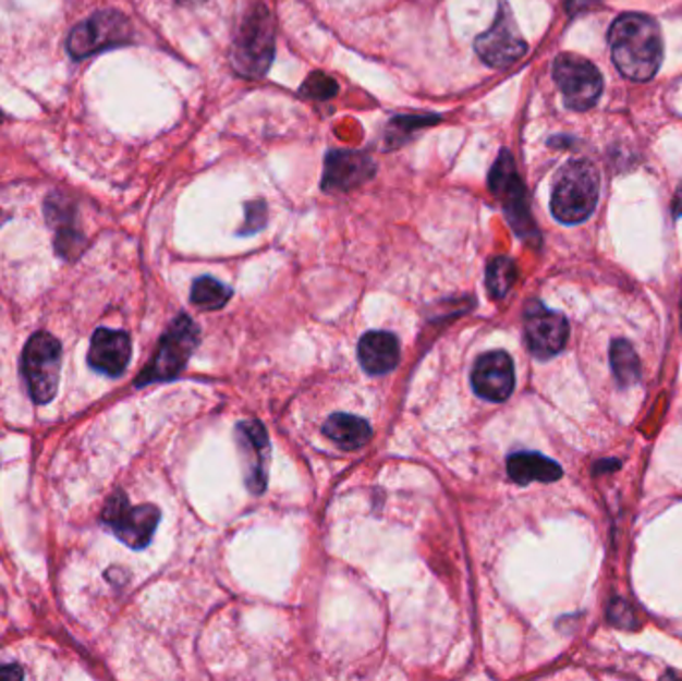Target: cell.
Instances as JSON below:
<instances>
[{
	"label": "cell",
	"mask_w": 682,
	"mask_h": 681,
	"mask_svg": "<svg viewBox=\"0 0 682 681\" xmlns=\"http://www.w3.org/2000/svg\"><path fill=\"white\" fill-rule=\"evenodd\" d=\"M23 676L19 666H0V680H21Z\"/></svg>",
	"instance_id": "cell-27"
},
{
	"label": "cell",
	"mask_w": 682,
	"mask_h": 681,
	"mask_svg": "<svg viewBox=\"0 0 682 681\" xmlns=\"http://www.w3.org/2000/svg\"><path fill=\"white\" fill-rule=\"evenodd\" d=\"M232 296V290L216 280L212 276H202L192 287V304L200 311L212 312L224 308L228 300Z\"/></svg>",
	"instance_id": "cell-19"
},
{
	"label": "cell",
	"mask_w": 682,
	"mask_h": 681,
	"mask_svg": "<svg viewBox=\"0 0 682 681\" xmlns=\"http://www.w3.org/2000/svg\"><path fill=\"white\" fill-rule=\"evenodd\" d=\"M83 242L84 239L78 232H74L71 228L62 227L60 228L59 236H57V251L64 258H74L81 252Z\"/></svg>",
	"instance_id": "cell-25"
},
{
	"label": "cell",
	"mask_w": 682,
	"mask_h": 681,
	"mask_svg": "<svg viewBox=\"0 0 682 681\" xmlns=\"http://www.w3.org/2000/svg\"><path fill=\"white\" fill-rule=\"evenodd\" d=\"M599 170L587 160H571L559 170L551 194V210L563 224H579L599 203Z\"/></svg>",
	"instance_id": "cell-2"
},
{
	"label": "cell",
	"mask_w": 682,
	"mask_h": 681,
	"mask_svg": "<svg viewBox=\"0 0 682 681\" xmlns=\"http://www.w3.org/2000/svg\"><path fill=\"white\" fill-rule=\"evenodd\" d=\"M62 348L54 336L38 332L33 336L23 354V374L31 398L36 404L50 402L59 390Z\"/></svg>",
	"instance_id": "cell-5"
},
{
	"label": "cell",
	"mask_w": 682,
	"mask_h": 681,
	"mask_svg": "<svg viewBox=\"0 0 682 681\" xmlns=\"http://www.w3.org/2000/svg\"><path fill=\"white\" fill-rule=\"evenodd\" d=\"M609 45L617 69L635 83H647L662 62V33L653 16L626 12L609 31Z\"/></svg>",
	"instance_id": "cell-1"
},
{
	"label": "cell",
	"mask_w": 682,
	"mask_h": 681,
	"mask_svg": "<svg viewBox=\"0 0 682 681\" xmlns=\"http://www.w3.org/2000/svg\"><path fill=\"white\" fill-rule=\"evenodd\" d=\"M674 215L682 216V184L679 192H677V198H674Z\"/></svg>",
	"instance_id": "cell-28"
},
{
	"label": "cell",
	"mask_w": 682,
	"mask_h": 681,
	"mask_svg": "<svg viewBox=\"0 0 682 681\" xmlns=\"http://www.w3.org/2000/svg\"><path fill=\"white\" fill-rule=\"evenodd\" d=\"M376 162L355 150H333L326 156L321 189L326 192H348L374 179Z\"/></svg>",
	"instance_id": "cell-14"
},
{
	"label": "cell",
	"mask_w": 682,
	"mask_h": 681,
	"mask_svg": "<svg viewBox=\"0 0 682 681\" xmlns=\"http://www.w3.org/2000/svg\"><path fill=\"white\" fill-rule=\"evenodd\" d=\"M47 216L52 224L66 227V222H71L72 218L71 204L64 196H50L47 203Z\"/></svg>",
	"instance_id": "cell-26"
},
{
	"label": "cell",
	"mask_w": 682,
	"mask_h": 681,
	"mask_svg": "<svg viewBox=\"0 0 682 681\" xmlns=\"http://www.w3.org/2000/svg\"><path fill=\"white\" fill-rule=\"evenodd\" d=\"M507 472L513 482L527 486L531 482H557L563 476L561 466L537 452H517L509 455Z\"/></svg>",
	"instance_id": "cell-17"
},
{
	"label": "cell",
	"mask_w": 682,
	"mask_h": 681,
	"mask_svg": "<svg viewBox=\"0 0 682 681\" xmlns=\"http://www.w3.org/2000/svg\"><path fill=\"white\" fill-rule=\"evenodd\" d=\"M324 434L343 450H357L372 438V428L364 418L352 414H333L324 426Z\"/></svg>",
	"instance_id": "cell-18"
},
{
	"label": "cell",
	"mask_w": 682,
	"mask_h": 681,
	"mask_svg": "<svg viewBox=\"0 0 682 681\" xmlns=\"http://www.w3.org/2000/svg\"><path fill=\"white\" fill-rule=\"evenodd\" d=\"M475 50L479 59L494 69H507L527 54V40L519 33L507 0H499L494 24L477 36Z\"/></svg>",
	"instance_id": "cell-7"
},
{
	"label": "cell",
	"mask_w": 682,
	"mask_h": 681,
	"mask_svg": "<svg viewBox=\"0 0 682 681\" xmlns=\"http://www.w3.org/2000/svg\"><path fill=\"white\" fill-rule=\"evenodd\" d=\"M611 366L621 386H633L641 378V362L626 340H614L611 346Z\"/></svg>",
	"instance_id": "cell-20"
},
{
	"label": "cell",
	"mask_w": 682,
	"mask_h": 681,
	"mask_svg": "<svg viewBox=\"0 0 682 681\" xmlns=\"http://www.w3.org/2000/svg\"><path fill=\"white\" fill-rule=\"evenodd\" d=\"M276 50V26L264 4H254L246 12L232 47L235 71L249 78L264 76L270 69Z\"/></svg>",
	"instance_id": "cell-3"
},
{
	"label": "cell",
	"mask_w": 682,
	"mask_h": 681,
	"mask_svg": "<svg viewBox=\"0 0 682 681\" xmlns=\"http://www.w3.org/2000/svg\"><path fill=\"white\" fill-rule=\"evenodd\" d=\"M132 356V342L130 336L122 330L98 328L88 350V362L96 372L107 374L110 378H117L124 374Z\"/></svg>",
	"instance_id": "cell-15"
},
{
	"label": "cell",
	"mask_w": 682,
	"mask_h": 681,
	"mask_svg": "<svg viewBox=\"0 0 682 681\" xmlns=\"http://www.w3.org/2000/svg\"><path fill=\"white\" fill-rule=\"evenodd\" d=\"M200 342V328L186 314L178 316L172 326L166 330L156 350L153 362L138 376V386L153 382L174 380L178 374L186 368V362L194 354Z\"/></svg>",
	"instance_id": "cell-4"
},
{
	"label": "cell",
	"mask_w": 682,
	"mask_h": 681,
	"mask_svg": "<svg viewBox=\"0 0 682 681\" xmlns=\"http://www.w3.org/2000/svg\"><path fill=\"white\" fill-rule=\"evenodd\" d=\"M471 386L475 394L487 402H506L515 388V368L511 356L503 350L483 354L473 366Z\"/></svg>",
	"instance_id": "cell-12"
},
{
	"label": "cell",
	"mask_w": 682,
	"mask_h": 681,
	"mask_svg": "<svg viewBox=\"0 0 682 681\" xmlns=\"http://www.w3.org/2000/svg\"><path fill=\"white\" fill-rule=\"evenodd\" d=\"M178 4H184V7H194V4H202L206 0H174Z\"/></svg>",
	"instance_id": "cell-29"
},
{
	"label": "cell",
	"mask_w": 682,
	"mask_h": 681,
	"mask_svg": "<svg viewBox=\"0 0 682 681\" xmlns=\"http://www.w3.org/2000/svg\"><path fill=\"white\" fill-rule=\"evenodd\" d=\"M439 120V117H398L391 120L388 126V144H391L389 148H398L403 141H407L412 132L419 131L427 124H436Z\"/></svg>",
	"instance_id": "cell-22"
},
{
	"label": "cell",
	"mask_w": 682,
	"mask_h": 681,
	"mask_svg": "<svg viewBox=\"0 0 682 681\" xmlns=\"http://www.w3.org/2000/svg\"><path fill=\"white\" fill-rule=\"evenodd\" d=\"M246 220H244V227L240 228V234L242 236H249V234H256L261 228L266 227L268 222V204L266 200H252L246 204Z\"/></svg>",
	"instance_id": "cell-24"
},
{
	"label": "cell",
	"mask_w": 682,
	"mask_h": 681,
	"mask_svg": "<svg viewBox=\"0 0 682 681\" xmlns=\"http://www.w3.org/2000/svg\"><path fill=\"white\" fill-rule=\"evenodd\" d=\"M130 38L132 28L129 19L117 11H102L78 24L69 36L66 47L74 59H86L105 48L124 45Z\"/></svg>",
	"instance_id": "cell-10"
},
{
	"label": "cell",
	"mask_w": 682,
	"mask_h": 681,
	"mask_svg": "<svg viewBox=\"0 0 682 681\" xmlns=\"http://www.w3.org/2000/svg\"><path fill=\"white\" fill-rule=\"evenodd\" d=\"M515 280H517V266L511 258L497 256L487 266V288L494 299H503L515 284Z\"/></svg>",
	"instance_id": "cell-21"
},
{
	"label": "cell",
	"mask_w": 682,
	"mask_h": 681,
	"mask_svg": "<svg viewBox=\"0 0 682 681\" xmlns=\"http://www.w3.org/2000/svg\"><path fill=\"white\" fill-rule=\"evenodd\" d=\"M357 356L367 374L383 376L400 362V340L391 332H367L357 344Z\"/></svg>",
	"instance_id": "cell-16"
},
{
	"label": "cell",
	"mask_w": 682,
	"mask_h": 681,
	"mask_svg": "<svg viewBox=\"0 0 682 681\" xmlns=\"http://www.w3.org/2000/svg\"><path fill=\"white\" fill-rule=\"evenodd\" d=\"M235 440L246 467V484L252 494H261L268 484L270 462V438L264 424L256 419L240 422L235 428Z\"/></svg>",
	"instance_id": "cell-13"
},
{
	"label": "cell",
	"mask_w": 682,
	"mask_h": 681,
	"mask_svg": "<svg viewBox=\"0 0 682 681\" xmlns=\"http://www.w3.org/2000/svg\"><path fill=\"white\" fill-rule=\"evenodd\" d=\"M553 78L567 108L583 112L595 107L602 93L599 69L579 54H561L553 64Z\"/></svg>",
	"instance_id": "cell-8"
},
{
	"label": "cell",
	"mask_w": 682,
	"mask_h": 681,
	"mask_svg": "<svg viewBox=\"0 0 682 681\" xmlns=\"http://www.w3.org/2000/svg\"><path fill=\"white\" fill-rule=\"evenodd\" d=\"M569 324L561 312L549 311L539 302L529 304L525 312V340L535 358L557 356L567 344Z\"/></svg>",
	"instance_id": "cell-11"
},
{
	"label": "cell",
	"mask_w": 682,
	"mask_h": 681,
	"mask_svg": "<svg viewBox=\"0 0 682 681\" xmlns=\"http://www.w3.org/2000/svg\"><path fill=\"white\" fill-rule=\"evenodd\" d=\"M102 522L114 532L120 542L134 550H142L153 539L160 522V510L150 503L130 506L129 498L122 491H117L107 502Z\"/></svg>",
	"instance_id": "cell-9"
},
{
	"label": "cell",
	"mask_w": 682,
	"mask_h": 681,
	"mask_svg": "<svg viewBox=\"0 0 682 681\" xmlns=\"http://www.w3.org/2000/svg\"><path fill=\"white\" fill-rule=\"evenodd\" d=\"M340 86L331 78L326 76L324 72H314L306 78V83L302 84L300 93L312 98V100H330L333 96L338 95Z\"/></svg>",
	"instance_id": "cell-23"
},
{
	"label": "cell",
	"mask_w": 682,
	"mask_h": 681,
	"mask_svg": "<svg viewBox=\"0 0 682 681\" xmlns=\"http://www.w3.org/2000/svg\"><path fill=\"white\" fill-rule=\"evenodd\" d=\"M489 189L495 196L503 203L507 220L511 222L513 230L521 239H537V228L531 218L527 191L519 179L517 168L513 156L503 150L497 156L491 174H489Z\"/></svg>",
	"instance_id": "cell-6"
}]
</instances>
